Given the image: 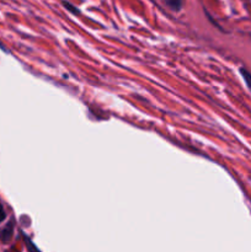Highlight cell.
I'll return each instance as SVG.
<instances>
[{
	"label": "cell",
	"instance_id": "obj_1",
	"mask_svg": "<svg viewBox=\"0 0 251 252\" xmlns=\"http://www.w3.org/2000/svg\"><path fill=\"white\" fill-rule=\"evenodd\" d=\"M240 73H241V75H243L244 80H245L246 85H248L249 89L251 90V74L249 73V71H246L245 69H240Z\"/></svg>",
	"mask_w": 251,
	"mask_h": 252
},
{
	"label": "cell",
	"instance_id": "obj_2",
	"mask_svg": "<svg viewBox=\"0 0 251 252\" xmlns=\"http://www.w3.org/2000/svg\"><path fill=\"white\" fill-rule=\"evenodd\" d=\"M11 230H12V226H11V224H9V225H7V228L5 229V231H2L1 233V240L2 241H5V243H6V241L9 240L10 236H11Z\"/></svg>",
	"mask_w": 251,
	"mask_h": 252
},
{
	"label": "cell",
	"instance_id": "obj_3",
	"mask_svg": "<svg viewBox=\"0 0 251 252\" xmlns=\"http://www.w3.org/2000/svg\"><path fill=\"white\" fill-rule=\"evenodd\" d=\"M25 240H26V244H27V245H29V250H30V252H39L38 249L34 248V245L31 243V241L29 240V239L25 238Z\"/></svg>",
	"mask_w": 251,
	"mask_h": 252
},
{
	"label": "cell",
	"instance_id": "obj_4",
	"mask_svg": "<svg viewBox=\"0 0 251 252\" xmlns=\"http://www.w3.org/2000/svg\"><path fill=\"white\" fill-rule=\"evenodd\" d=\"M5 218H6V213H5L4 208H2V206L0 204V223H1V221H4Z\"/></svg>",
	"mask_w": 251,
	"mask_h": 252
},
{
	"label": "cell",
	"instance_id": "obj_5",
	"mask_svg": "<svg viewBox=\"0 0 251 252\" xmlns=\"http://www.w3.org/2000/svg\"><path fill=\"white\" fill-rule=\"evenodd\" d=\"M166 4H167V5H171V6H172V7H174V9H175V7H176V10H179V9H180V7H181V2H174V1H167V2H166Z\"/></svg>",
	"mask_w": 251,
	"mask_h": 252
}]
</instances>
